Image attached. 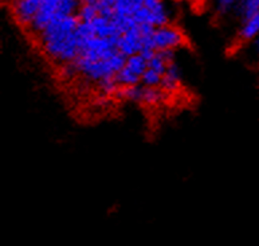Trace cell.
Returning a JSON list of instances; mask_svg holds the SVG:
<instances>
[{
  "label": "cell",
  "mask_w": 259,
  "mask_h": 246,
  "mask_svg": "<svg viewBox=\"0 0 259 246\" xmlns=\"http://www.w3.org/2000/svg\"><path fill=\"white\" fill-rule=\"evenodd\" d=\"M77 15L66 16L62 19L51 20L49 26L35 38L39 41L42 50L50 59L59 63H73L79 55V26Z\"/></svg>",
  "instance_id": "6da1fadb"
},
{
  "label": "cell",
  "mask_w": 259,
  "mask_h": 246,
  "mask_svg": "<svg viewBox=\"0 0 259 246\" xmlns=\"http://www.w3.org/2000/svg\"><path fill=\"white\" fill-rule=\"evenodd\" d=\"M126 59H128V57L122 54L121 51H118L112 57L100 59V61L74 62L70 65L73 66L78 73L83 74L86 78H89L94 82H101L106 78L116 77L117 73L125 66Z\"/></svg>",
  "instance_id": "7a4b0ae2"
},
{
  "label": "cell",
  "mask_w": 259,
  "mask_h": 246,
  "mask_svg": "<svg viewBox=\"0 0 259 246\" xmlns=\"http://www.w3.org/2000/svg\"><path fill=\"white\" fill-rule=\"evenodd\" d=\"M151 43L156 51L178 50L187 45V37L180 28L168 23L155 28L151 35Z\"/></svg>",
  "instance_id": "3957f363"
},
{
  "label": "cell",
  "mask_w": 259,
  "mask_h": 246,
  "mask_svg": "<svg viewBox=\"0 0 259 246\" xmlns=\"http://www.w3.org/2000/svg\"><path fill=\"white\" fill-rule=\"evenodd\" d=\"M42 0H12V14L16 23L28 28L38 14Z\"/></svg>",
  "instance_id": "277c9868"
},
{
  "label": "cell",
  "mask_w": 259,
  "mask_h": 246,
  "mask_svg": "<svg viewBox=\"0 0 259 246\" xmlns=\"http://www.w3.org/2000/svg\"><path fill=\"white\" fill-rule=\"evenodd\" d=\"M144 34L141 31L140 24H135L131 28L122 32L118 41H117V47L118 50L125 54L126 57H131L133 54H137L143 49Z\"/></svg>",
  "instance_id": "5b68a950"
},
{
  "label": "cell",
  "mask_w": 259,
  "mask_h": 246,
  "mask_svg": "<svg viewBox=\"0 0 259 246\" xmlns=\"http://www.w3.org/2000/svg\"><path fill=\"white\" fill-rule=\"evenodd\" d=\"M59 0H42L40 3V7H39V11L35 16L34 22L31 23V26L27 28L31 34H34V37H36L38 34H40L45 28L49 26L53 18H54L55 12H57V8H58Z\"/></svg>",
  "instance_id": "8992f818"
},
{
  "label": "cell",
  "mask_w": 259,
  "mask_h": 246,
  "mask_svg": "<svg viewBox=\"0 0 259 246\" xmlns=\"http://www.w3.org/2000/svg\"><path fill=\"white\" fill-rule=\"evenodd\" d=\"M145 6L149 12V23L153 27H160L169 23V12L161 0H147Z\"/></svg>",
  "instance_id": "52a82bcc"
},
{
  "label": "cell",
  "mask_w": 259,
  "mask_h": 246,
  "mask_svg": "<svg viewBox=\"0 0 259 246\" xmlns=\"http://www.w3.org/2000/svg\"><path fill=\"white\" fill-rule=\"evenodd\" d=\"M256 35H259V10L247 20L242 22L239 32L236 35V41L239 43L250 42Z\"/></svg>",
  "instance_id": "ba28073f"
},
{
  "label": "cell",
  "mask_w": 259,
  "mask_h": 246,
  "mask_svg": "<svg viewBox=\"0 0 259 246\" xmlns=\"http://www.w3.org/2000/svg\"><path fill=\"white\" fill-rule=\"evenodd\" d=\"M180 81H182V70L178 66L176 62L170 63L168 66V69L164 73L161 78V84H160V88L164 90V92H169V90H175L178 89V86L180 85Z\"/></svg>",
  "instance_id": "9c48e42d"
},
{
  "label": "cell",
  "mask_w": 259,
  "mask_h": 246,
  "mask_svg": "<svg viewBox=\"0 0 259 246\" xmlns=\"http://www.w3.org/2000/svg\"><path fill=\"white\" fill-rule=\"evenodd\" d=\"M125 66L131 69L133 73H136L137 76H143L144 72L148 69V59L144 57L141 53H137V54H133L131 57H128L126 59V63Z\"/></svg>",
  "instance_id": "30bf717a"
},
{
  "label": "cell",
  "mask_w": 259,
  "mask_h": 246,
  "mask_svg": "<svg viewBox=\"0 0 259 246\" xmlns=\"http://www.w3.org/2000/svg\"><path fill=\"white\" fill-rule=\"evenodd\" d=\"M116 81L118 86H133V85L141 84V77L133 73L131 69H128L126 66H124L122 69L117 73Z\"/></svg>",
  "instance_id": "8fae6325"
},
{
  "label": "cell",
  "mask_w": 259,
  "mask_h": 246,
  "mask_svg": "<svg viewBox=\"0 0 259 246\" xmlns=\"http://www.w3.org/2000/svg\"><path fill=\"white\" fill-rule=\"evenodd\" d=\"M259 10V0H242L238 7L239 16L242 22L247 20Z\"/></svg>",
  "instance_id": "7c38bea8"
},
{
  "label": "cell",
  "mask_w": 259,
  "mask_h": 246,
  "mask_svg": "<svg viewBox=\"0 0 259 246\" xmlns=\"http://www.w3.org/2000/svg\"><path fill=\"white\" fill-rule=\"evenodd\" d=\"M162 76L159 74L156 70L148 67L144 74L141 76V85L144 86H149V88H160V84H161Z\"/></svg>",
  "instance_id": "4fadbf2b"
},
{
  "label": "cell",
  "mask_w": 259,
  "mask_h": 246,
  "mask_svg": "<svg viewBox=\"0 0 259 246\" xmlns=\"http://www.w3.org/2000/svg\"><path fill=\"white\" fill-rule=\"evenodd\" d=\"M100 15L98 14V10L94 6H90V4H83L82 3L79 11H78V18L81 22H93L97 16Z\"/></svg>",
  "instance_id": "5bb4252c"
},
{
  "label": "cell",
  "mask_w": 259,
  "mask_h": 246,
  "mask_svg": "<svg viewBox=\"0 0 259 246\" xmlns=\"http://www.w3.org/2000/svg\"><path fill=\"white\" fill-rule=\"evenodd\" d=\"M235 4L236 0H217V11L221 15H226V14L231 11Z\"/></svg>",
  "instance_id": "9a60e30c"
},
{
  "label": "cell",
  "mask_w": 259,
  "mask_h": 246,
  "mask_svg": "<svg viewBox=\"0 0 259 246\" xmlns=\"http://www.w3.org/2000/svg\"><path fill=\"white\" fill-rule=\"evenodd\" d=\"M116 3H117V0H101V4H102V6H106V7L114 8Z\"/></svg>",
  "instance_id": "2e32d148"
},
{
  "label": "cell",
  "mask_w": 259,
  "mask_h": 246,
  "mask_svg": "<svg viewBox=\"0 0 259 246\" xmlns=\"http://www.w3.org/2000/svg\"><path fill=\"white\" fill-rule=\"evenodd\" d=\"M252 45H254V51H255V54L259 57V35H256L255 38L252 39Z\"/></svg>",
  "instance_id": "e0dca14e"
},
{
  "label": "cell",
  "mask_w": 259,
  "mask_h": 246,
  "mask_svg": "<svg viewBox=\"0 0 259 246\" xmlns=\"http://www.w3.org/2000/svg\"><path fill=\"white\" fill-rule=\"evenodd\" d=\"M145 2H147V0H145Z\"/></svg>",
  "instance_id": "ac0fdd59"
}]
</instances>
